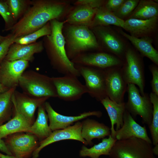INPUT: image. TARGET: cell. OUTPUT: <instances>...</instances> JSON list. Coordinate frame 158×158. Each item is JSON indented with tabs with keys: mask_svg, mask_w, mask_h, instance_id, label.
Returning a JSON list of instances; mask_svg holds the SVG:
<instances>
[{
	"mask_svg": "<svg viewBox=\"0 0 158 158\" xmlns=\"http://www.w3.org/2000/svg\"><path fill=\"white\" fill-rule=\"evenodd\" d=\"M32 6L27 9L11 30L15 38L22 37L42 27L50 21L66 17L71 8L66 1L39 0L32 1Z\"/></svg>",
	"mask_w": 158,
	"mask_h": 158,
	"instance_id": "obj_1",
	"label": "cell"
},
{
	"mask_svg": "<svg viewBox=\"0 0 158 158\" xmlns=\"http://www.w3.org/2000/svg\"><path fill=\"white\" fill-rule=\"evenodd\" d=\"M66 20L61 21L56 19L50 21L51 34L45 39L47 53L53 68L64 75H71L78 77L80 76L74 64L66 54V42L62 30Z\"/></svg>",
	"mask_w": 158,
	"mask_h": 158,
	"instance_id": "obj_2",
	"label": "cell"
},
{
	"mask_svg": "<svg viewBox=\"0 0 158 158\" xmlns=\"http://www.w3.org/2000/svg\"><path fill=\"white\" fill-rule=\"evenodd\" d=\"M65 26L64 25L62 32L66 54L70 60L87 51L100 49L95 34L89 28L68 23Z\"/></svg>",
	"mask_w": 158,
	"mask_h": 158,
	"instance_id": "obj_3",
	"label": "cell"
},
{
	"mask_svg": "<svg viewBox=\"0 0 158 158\" xmlns=\"http://www.w3.org/2000/svg\"><path fill=\"white\" fill-rule=\"evenodd\" d=\"M18 85L23 92L33 96L58 97L52 77L35 71H24L19 79Z\"/></svg>",
	"mask_w": 158,
	"mask_h": 158,
	"instance_id": "obj_4",
	"label": "cell"
},
{
	"mask_svg": "<svg viewBox=\"0 0 158 158\" xmlns=\"http://www.w3.org/2000/svg\"><path fill=\"white\" fill-rule=\"evenodd\" d=\"M152 144L136 138L117 140L109 155L111 158H156Z\"/></svg>",
	"mask_w": 158,
	"mask_h": 158,
	"instance_id": "obj_5",
	"label": "cell"
},
{
	"mask_svg": "<svg viewBox=\"0 0 158 158\" xmlns=\"http://www.w3.org/2000/svg\"><path fill=\"white\" fill-rule=\"evenodd\" d=\"M127 90L128 100L125 103L126 109L133 118L140 116L142 118V123L149 127L152 123L153 112V106L149 97L145 94L142 96L133 84H127Z\"/></svg>",
	"mask_w": 158,
	"mask_h": 158,
	"instance_id": "obj_6",
	"label": "cell"
},
{
	"mask_svg": "<svg viewBox=\"0 0 158 158\" xmlns=\"http://www.w3.org/2000/svg\"><path fill=\"white\" fill-rule=\"evenodd\" d=\"M125 61L121 68L123 78L127 84L132 83L139 87L142 96L145 95L144 67L140 56L133 49L127 48L124 56Z\"/></svg>",
	"mask_w": 158,
	"mask_h": 158,
	"instance_id": "obj_7",
	"label": "cell"
},
{
	"mask_svg": "<svg viewBox=\"0 0 158 158\" xmlns=\"http://www.w3.org/2000/svg\"><path fill=\"white\" fill-rule=\"evenodd\" d=\"M80 75L84 79L87 93L97 101L107 97L104 70L74 64Z\"/></svg>",
	"mask_w": 158,
	"mask_h": 158,
	"instance_id": "obj_8",
	"label": "cell"
},
{
	"mask_svg": "<svg viewBox=\"0 0 158 158\" xmlns=\"http://www.w3.org/2000/svg\"><path fill=\"white\" fill-rule=\"evenodd\" d=\"M4 141L12 155L17 158H29L32 156L39 143L36 136L25 132L9 135Z\"/></svg>",
	"mask_w": 158,
	"mask_h": 158,
	"instance_id": "obj_9",
	"label": "cell"
},
{
	"mask_svg": "<svg viewBox=\"0 0 158 158\" xmlns=\"http://www.w3.org/2000/svg\"><path fill=\"white\" fill-rule=\"evenodd\" d=\"M58 97L67 101H74L80 99L87 93L85 85L78 80V77L71 75L62 77H52Z\"/></svg>",
	"mask_w": 158,
	"mask_h": 158,
	"instance_id": "obj_10",
	"label": "cell"
},
{
	"mask_svg": "<svg viewBox=\"0 0 158 158\" xmlns=\"http://www.w3.org/2000/svg\"><path fill=\"white\" fill-rule=\"evenodd\" d=\"M49 98L35 97L16 90L11 97L13 112L21 115L32 124L36 109Z\"/></svg>",
	"mask_w": 158,
	"mask_h": 158,
	"instance_id": "obj_11",
	"label": "cell"
},
{
	"mask_svg": "<svg viewBox=\"0 0 158 158\" xmlns=\"http://www.w3.org/2000/svg\"><path fill=\"white\" fill-rule=\"evenodd\" d=\"M71 61L75 65L103 70L114 67H121L123 63L122 60L116 56L103 52L83 53Z\"/></svg>",
	"mask_w": 158,
	"mask_h": 158,
	"instance_id": "obj_12",
	"label": "cell"
},
{
	"mask_svg": "<svg viewBox=\"0 0 158 158\" xmlns=\"http://www.w3.org/2000/svg\"><path fill=\"white\" fill-rule=\"evenodd\" d=\"M91 28L97 40L106 50L121 59L124 56L127 48L125 44L112 29L108 26H97Z\"/></svg>",
	"mask_w": 158,
	"mask_h": 158,
	"instance_id": "obj_13",
	"label": "cell"
},
{
	"mask_svg": "<svg viewBox=\"0 0 158 158\" xmlns=\"http://www.w3.org/2000/svg\"><path fill=\"white\" fill-rule=\"evenodd\" d=\"M121 67H114L104 70L107 96L118 104L124 102L127 84L123 76Z\"/></svg>",
	"mask_w": 158,
	"mask_h": 158,
	"instance_id": "obj_14",
	"label": "cell"
},
{
	"mask_svg": "<svg viewBox=\"0 0 158 158\" xmlns=\"http://www.w3.org/2000/svg\"><path fill=\"white\" fill-rule=\"evenodd\" d=\"M82 123L79 121L65 128L53 131L48 137L39 142L38 147L32 154V158H37L40 151L43 148L52 143L61 140H75L82 142L85 146L88 145L82 136Z\"/></svg>",
	"mask_w": 158,
	"mask_h": 158,
	"instance_id": "obj_15",
	"label": "cell"
},
{
	"mask_svg": "<svg viewBox=\"0 0 158 158\" xmlns=\"http://www.w3.org/2000/svg\"><path fill=\"white\" fill-rule=\"evenodd\" d=\"M29 61L4 59L0 64V83L8 89L18 85L19 79L28 67Z\"/></svg>",
	"mask_w": 158,
	"mask_h": 158,
	"instance_id": "obj_16",
	"label": "cell"
},
{
	"mask_svg": "<svg viewBox=\"0 0 158 158\" xmlns=\"http://www.w3.org/2000/svg\"><path fill=\"white\" fill-rule=\"evenodd\" d=\"M44 105L49 121V126L52 131L66 128L89 116H95L99 118L102 115L100 111H94L85 112L76 116H66L57 112L48 102H45Z\"/></svg>",
	"mask_w": 158,
	"mask_h": 158,
	"instance_id": "obj_17",
	"label": "cell"
},
{
	"mask_svg": "<svg viewBox=\"0 0 158 158\" xmlns=\"http://www.w3.org/2000/svg\"><path fill=\"white\" fill-rule=\"evenodd\" d=\"M115 136L117 140L134 137L144 140L152 144L145 126H142L137 123L126 109L123 114V125L120 129L116 130Z\"/></svg>",
	"mask_w": 158,
	"mask_h": 158,
	"instance_id": "obj_18",
	"label": "cell"
},
{
	"mask_svg": "<svg viewBox=\"0 0 158 158\" xmlns=\"http://www.w3.org/2000/svg\"><path fill=\"white\" fill-rule=\"evenodd\" d=\"M158 17L142 20L133 18L124 20L123 29L137 38L150 37L157 30Z\"/></svg>",
	"mask_w": 158,
	"mask_h": 158,
	"instance_id": "obj_19",
	"label": "cell"
},
{
	"mask_svg": "<svg viewBox=\"0 0 158 158\" xmlns=\"http://www.w3.org/2000/svg\"><path fill=\"white\" fill-rule=\"evenodd\" d=\"M43 48V44L41 41L26 45L14 43L10 46L4 59L32 61L34 59V54L41 52Z\"/></svg>",
	"mask_w": 158,
	"mask_h": 158,
	"instance_id": "obj_20",
	"label": "cell"
},
{
	"mask_svg": "<svg viewBox=\"0 0 158 158\" xmlns=\"http://www.w3.org/2000/svg\"><path fill=\"white\" fill-rule=\"evenodd\" d=\"M82 122L81 135L87 143L92 146L94 139H103L111 135L110 128L93 119L86 118Z\"/></svg>",
	"mask_w": 158,
	"mask_h": 158,
	"instance_id": "obj_21",
	"label": "cell"
},
{
	"mask_svg": "<svg viewBox=\"0 0 158 158\" xmlns=\"http://www.w3.org/2000/svg\"><path fill=\"white\" fill-rule=\"evenodd\" d=\"M106 110L110 118L111 135L115 138L116 130L120 129L123 124V116L126 109L125 103H117L107 97L100 101Z\"/></svg>",
	"mask_w": 158,
	"mask_h": 158,
	"instance_id": "obj_22",
	"label": "cell"
},
{
	"mask_svg": "<svg viewBox=\"0 0 158 158\" xmlns=\"http://www.w3.org/2000/svg\"><path fill=\"white\" fill-rule=\"evenodd\" d=\"M98 8L84 6H75L71 8L66 16V23L89 28Z\"/></svg>",
	"mask_w": 158,
	"mask_h": 158,
	"instance_id": "obj_23",
	"label": "cell"
},
{
	"mask_svg": "<svg viewBox=\"0 0 158 158\" xmlns=\"http://www.w3.org/2000/svg\"><path fill=\"white\" fill-rule=\"evenodd\" d=\"M118 31L131 42L142 56L147 57L158 66V52L152 44V38L150 37L137 38L126 33L122 30H119Z\"/></svg>",
	"mask_w": 158,
	"mask_h": 158,
	"instance_id": "obj_24",
	"label": "cell"
},
{
	"mask_svg": "<svg viewBox=\"0 0 158 158\" xmlns=\"http://www.w3.org/2000/svg\"><path fill=\"white\" fill-rule=\"evenodd\" d=\"M44 103L38 108L37 118L27 133L36 136L39 142L47 138L52 132L48 124V118Z\"/></svg>",
	"mask_w": 158,
	"mask_h": 158,
	"instance_id": "obj_25",
	"label": "cell"
},
{
	"mask_svg": "<svg viewBox=\"0 0 158 158\" xmlns=\"http://www.w3.org/2000/svg\"><path fill=\"white\" fill-rule=\"evenodd\" d=\"M14 116L5 124L0 126V138H5L8 135L17 133H28L32 125L21 115L14 112Z\"/></svg>",
	"mask_w": 158,
	"mask_h": 158,
	"instance_id": "obj_26",
	"label": "cell"
},
{
	"mask_svg": "<svg viewBox=\"0 0 158 158\" xmlns=\"http://www.w3.org/2000/svg\"><path fill=\"white\" fill-rule=\"evenodd\" d=\"M116 140L110 135L108 138L102 139L101 142L90 148L83 145L79 151V155L81 157H88L90 158H99L102 155L109 156Z\"/></svg>",
	"mask_w": 158,
	"mask_h": 158,
	"instance_id": "obj_27",
	"label": "cell"
},
{
	"mask_svg": "<svg viewBox=\"0 0 158 158\" xmlns=\"http://www.w3.org/2000/svg\"><path fill=\"white\" fill-rule=\"evenodd\" d=\"M158 16L157 2L152 0H141L127 19L145 20Z\"/></svg>",
	"mask_w": 158,
	"mask_h": 158,
	"instance_id": "obj_28",
	"label": "cell"
},
{
	"mask_svg": "<svg viewBox=\"0 0 158 158\" xmlns=\"http://www.w3.org/2000/svg\"><path fill=\"white\" fill-rule=\"evenodd\" d=\"M124 20L115 16L103 6L98 8L89 28L113 25L123 28Z\"/></svg>",
	"mask_w": 158,
	"mask_h": 158,
	"instance_id": "obj_29",
	"label": "cell"
},
{
	"mask_svg": "<svg viewBox=\"0 0 158 158\" xmlns=\"http://www.w3.org/2000/svg\"><path fill=\"white\" fill-rule=\"evenodd\" d=\"M16 88L10 89L0 94V126L10 119L13 111L11 97Z\"/></svg>",
	"mask_w": 158,
	"mask_h": 158,
	"instance_id": "obj_30",
	"label": "cell"
},
{
	"mask_svg": "<svg viewBox=\"0 0 158 158\" xmlns=\"http://www.w3.org/2000/svg\"><path fill=\"white\" fill-rule=\"evenodd\" d=\"M153 106L152 118L151 123L149 127L154 146L158 144V95L151 92L149 95Z\"/></svg>",
	"mask_w": 158,
	"mask_h": 158,
	"instance_id": "obj_31",
	"label": "cell"
},
{
	"mask_svg": "<svg viewBox=\"0 0 158 158\" xmlns=\"http://www.w3.org/2000/svg\"><path fill=\"white\" fill-rule=\"evenodd\" d=\"M50 22L40 29L26 35L15 38L14 43L26 45L35 42L39 38L49 35L51 33Z\"/></svg>",
	"mask_w": 158,
	"mask_h": 158,
	"instance_id": "obj_32",
	"label": "cell"
},
{
	"mask_svg": "<svg viewBox=\"0 0 158 158\" xmlns=\"http://www.w3.org/2000/svg\"><path fill=\"white\" fill-rule=\"evenodd\" d=\"M6 1L14 22L16 21L23 12H25L27 6L31 4L32 2L31 1L25 0H7Z\"/></svg>",
	"mask_w": 158,
	"mask_h": 158,
	"instance_id": "obj_33",
	"label": "cell"
},
{
	"mask_svg": "<svg viewBox=\"0 0 158 158\" xmlns=\"http://www.w3.org/2000/svg\"><path fill=\"white\" fill-rule=\"evenodd\" d=\"M140 0H125L119 8L113 13L118 18L123 20L127 19L133 12Z\"/></svg>",
	"mask_w": 158,
	"mask_h": 158,
	"instance_id": "obj_34",
	"label": "cell"
},
{
	"mask_svg": "<svg viewBox=\"0 0 158 158\" xmlns=\"http://www.w3.org/2000/svg\"><path fill=\"white\" fill-rule=\"evenodd\" d=\"M0 14L4 19L8 30L14 23L9 7L6 1H0Z\"/></svg>",
	"mask_w": 158,
	"mask_h": 158,
	"instance_id": "obj_35",
	"label": "cell"
},
{
	"mask_svg": "<svg viewBox=\"0 0 158 158\" xmlns=\"http://www.w3.org/2000/svg\"><path fill=\"white\" fill-rule=\"evenodd\" d=\"M15 37L12 34L6 36V38L0 43V64L4 59L10 46L14 43Z\"/></svg>",
	"mask_w": 158,
	"mask_h": 158,
	"instance_id": "obj_36",
	"label": "cell"
},
{
	"mask_svg": "<svg viewBox=\"0 0 158 158\" xmlns=\"http://www.w3.org/2000/svg\"><path fill=\"white\" fill-rule=\"evenodd\" d=\"M105 1L102 0H78L75 1V6H84L92 8H98L104 6Z\"/></svg>",
	"mask_w": 158,
	"mask_h": 158,
	"instance_id": "obj_37",
	"label": "cell"
},
{
	"mask_svg": "<svg viewBox=\"0 0 158 158\" xmlns=\"http://www.w3.org/2000/svg\"><path fill=\"white\" fill-rule=\"evenodd\" d=\"M149 68L152 77L151 81L152 92L158 95V67L154 64L150 65Z\"/></svg>",
	"mask_w": 158,
	"mask_h": 158,
	"instance_id": "obj_38",
	"label": "cell"
},
{
	"mask_svg": "<svg viewBox=\"0 0 158 158\" xmlns=\"http://www.w3.org/2000/svg\"><path fill=\"white\" fill-rule=\"evenodd\" d=\"M125 0H108L106 1L103 6L109 11L113 13L116 11Z\"/></svg>",
	"mask_w": 158,
	"mask_h": 158,
	"instance_id": "obj_39",
	"label": "cell"
},
{
	"mask_svg": "<svg viewBox=\"0 0 158 158\" xmlns=\"http://www.w3.org/2000/svg\"><path fill=\"white\" fill-rule=\"evenodd\" d=\"M0 151L8 155H12L11 152L7 147L5 142L0 138Z\"/></svg>",
	"mask_w": 158,
	"mask_h": 158,
	"instance_id": "obj_40",
	"label": "cell"
},
{
	"mask_svg": "<svg viewBox=\"0 0 158 158\" xmlns=\"http://www.w3.org/2000/svg\"><path fill=\"white\" fill-rule=\"evenodd\" d=\"M152 151L154 155H158V144L154 145V147L152 148Z\"/></svg>",
	"mask_w": 158,
	"mask_h": 158,
	"instance_id": "obj_41",
	"label": "cell"
},
{
	"mask_svg": "<svg viewBox=\"0 0 158 158\" xmlns=\"http://www.w3.org/2000/svg\"><path fill=\"white\" fill-rule=\"evenodd\" d=\"M8 90L0 83V94L5 92Z\"/></svg>",
	"mask_w": 158,
	"mask_h": 158,
	"instance_id": "obj_42",
	"label": "cell"
},
{
	"mask_svg": "<svg viewBox=\"0 0 158 158\" xmlns=\"http://www.w3.org/2000/svg\"><path fill=\"white\" fill-rule=\"evenodd\" d=\"M0 157L1 158H17L13 155H5L1 153H0Z\"/></svg>",
	"mask_w": 158,
	"mask_h": 158,
	"instance_id": "obj_43",
	"label": "cell"
},
{
	"mask_svg": "<svg viewBox=\"0 0 158 158\" xmlns=\"http://www.w3.org/2000/svg\"><path fill=\"white\" fill-rule=\"evenodd\" d=\"M6 37V36L3 37L0 35V43L2 42Z\"/></svg>",
	"mask_w": 158,
	"mask_h": 158,
	"instance_id": "obj_44",
	"label": "cell"
},
{
	"mask_svg": "<svg viewBox=\"0 0 158 158\" xmlns=\"http://www.w3.org/2000/svg\"><path fill=\"white\" fill-rule=\"evenodd\" d=\"M0 158H1L0 157Z\"/></svg>",
	"mask_w": 158,
	"mask_h": 158,
	"instance_id": "obj_45",
	"label": "cell"
}]
</instances>
